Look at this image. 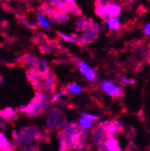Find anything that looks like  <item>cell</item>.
Instances as JSON below:
<instances>
[{"instance_id": "1", "label": "cell", "mask_w": 150, "mask_h": 151, "mask_svg": "<svg viewBox=\"0 0 150 151\" xmlns=\"http://www.w3.org/2000/svg\"><path fill=\"white\" fill-rule=\"evenodd\" d=\"M42 135V132L36 126L21 128L19 132L18 141L21 144H29L35 139H39Z\"/></svg>"}, {"instance_id": "2", "label": "cell", "mask_w": 150, "mask_h": 151, "mask_svg": "<svg viewBox=\"0 0 150 151\" xmlns=\"http://www.w3.org/2000/svg\"><path fill=\"white\" fill-rule=\"evenodd\" d=\"M66 121L64 119V115L59 109H51L47 118V128L50 130L53 129H62Z\"/></svg>"}, {"instance_id": "3", "label": "cell", "mask_w": 150, "mask_h": 151, "mask_svg": "<svg viewBox=\"0 0 150 151\" xmlns=\"http://www.w3.org/2000/svg\"><path fill=\"white\" fill-rule=\"evenodd\" d=\"M90 134H91L92 141L97 146L102 143H105L106 140L108 139L106 137V130L101 124H99L93 128Z\"/></svg>"}, {"instance_id": "4", "label": "cell", "mask_w": 150, "mask_h": 151, "mask_svg": "<svg viewBox=\"0 0 150 151\" xmlns=\"http://www.w3.org/2000/svg\"><path fill=\"white\" fill-rule=\"evenodd\" d=\"M101 86L102 90L111 97H120L123 95L122 89L111 81H103L101 83Z\"/></svg>"}, {"instance_id": "5", "label": "cell", "mask_w": 150, "mask_h": 151, "mask_svg": "<svg viewBox=\"0 0 150 151\" xmlns=\"http://www.w3.org/2000/svg\"><path fill=\"white\" fill-rule=\"evenodd\" d=\"M99 33V32L96 31V29H93V28L87 29L82 34V35L79 37H78L77 44L79 45L82 46L93 42L97 39Z\"/></svg>"}, {"instance_id": "6", "label": "cell", "mask_w": 150, "mask_h": 151, "mask_svg": "<svg viewBox=\"0 0 150 151\" xmlns=\"http://www.w3.org/2000/svg\"><path fill=\"white\" fill-rule=\"evenodd\" d=\"M76 64H77V67L78 68H79V71L81 72V73L82 74V75H83L88 81H96L97 76H96V72H95L94 69L82 61H79H79H76Z\"/></svg>"}, {"instance_id": "7", "label": "cell", "mask_w": 150, "mask_h": 151, "mask_svg": "<svg viewBox=\"0 0 150 151\" xmlns=\"http://www.w3.org/2000/svg\"><path fill=\"white\" fill-rule=\"evenodd\" d=\"M22 64H24L25 66L29 68V69H36V70H40V63H39V60L38 59L37 57L35 55L27 53L21 57L20 58Z\"/></svg>"}, {"instance_id": "8", "label": "cell", "mask_w": 150, "mask_h": 151, "mask_svg": "<svg viewBox=\"0 0 150 151\" xmlns=\"http://www.w3.org/2000/svg\"><path fill=\"white\" fill-rule=\"evenodd\" d=\"M95 22L90 18L82 17L78 18L75 22V29L77 32H85L87 29L93 27Z\"/></svg>"}, {"instance_id": "9", "label": "cell", "mask_w": 150, "mask_h": 151, "mask_svg": "<svg viewBox=\"0 0 150 151\" xmlns=\"http://www.w3.org/2000/svg\"><path fill=\"white\" fill-rule=\"evenodd\" d=\"M121 11H122V8H121L120 5L116 4V3L109 2L104 6V15H108L110 18L117 17L120 14Z\"/></svg>"}, {"instance_id": "10", "label": "cell", "mask_w": 150, "mask_h": 151, "mask_svg": "<svg viewBox=\"0 0 150 151\" xmlns=\"http://www.w3.org/2000/svg\"><path fill=\"white\" fill-rule=\"evenodd\" d=\"M0 114H1V118L7 122L15 121L18 118V113L15 112L13 107H7V108H4V110H1Z\"/></svg>"}, {"instance_id": "11", "label": "cell", "mask_w": 150, "mask_h": 151, "mask_svg": "<svg viewBox=\"0 0 150 151\" xmlns=\"http://www.w3.org/2000/svg\"><path fill=\"white\" fill-rule=\"evenodd\" d=\"M26 78L31 82L39 80H45L47 78V75L44 72H41L40 70H36V69H29L26 72Z\"/></svg>"}, {"instance_id": "12", "label": "cell", "mask_w": 150, "mask_h": 151, "mask_svg": "<svg viewBox=\"0 0 150 151\" xmlns=\"http://www.w3.org/2000/svg\"><path fill=\"white\" fill-rule=\"evenodd\" d=\"M56 78L55 75H50L47 76L44 81V91L49 92V93H53L56 88Z\"/></svg>"}, {"instance_id": "13", "label": "cell", "mask_w": 150, "mask_h": 151, "mask_svg": "<svg viewBox=\"0 0 150 151\" xmlns=\"http://www.w3.org/2000/svg\"><path fill=\"white\" fill-rule=\"evenodd\" d=\"M58 139L59 140V150L68 151L67 147V136L64 131L61 130L58 133Z\"/></svg>"}, {"instance_id": "14", "label": "cell", "mask_w": 150, "mask_h": 151, "mask_svg": "<svg viewBox=\"0 0 150 151\" xmlns=\"http://www.w3.org/2000/svg\"><path fill=\"white\" fill-rule=\"evenodd\" d=\"M50 4L54 8H56L58 10H61V11L68 13L69 4H66V3L64 2L62 0H50Z\"/></svg>"}, {"instance_id": "15", "label": "cell", "mask_w": 150, "mask_h": 151, "mask_svg": "<svg viewBox=\"0 0 150 151\" xmlns=\"http://www.w3.org/2000/svg\"><path fill=\"white\" fill-rule=\"evenodd\" d=\"M104 144L109 151H117L120 147L118 142L115 138H108Z\"/></svg>"}, {"instance_id": "16", "label": "cell", "mask_w": 150, "mask_h": 151, "mask_svg": "<svg viewBox=\"0 0 150 151\" xmlns=\"http://www.w3.org/2000/svg\"><path fill=\"white\" fill-rule=\"evenodd\" d=\"M106 25L109 29L111 31H116L120 27V20L117 17L110 18L106 22Z\"/></svg>"}, {"instance_id": "17", "label": "cell", "mask_w": 150, "mask_h": 151, "mask_svg": "<svg viewBox=\"0 0 150 151\" xmlns=\"http://www.w3.org/2000/svg\"><path fill=\"white\" fill-rule=\"evenodd\" d=\"M93 124H94V121L90 119V118H86V117L82 116V118L79 119V125L83 129H90V128L93 127Z\"/></svg>"}, {"instance_id": "18", "label": "cell", "mask_w": 150, "mask_h": 151, "mask_svg": "<svg viewBox=\"0 0 150 151\" xmlns=\"http://www.w3.org/2000/svg\"><path fill=\"white\" fill-rule=\"evenodd\" d=\"M66 91L71 94H79L82 91V88L76 83H71L67 86Z\"/></svg>"}, {"instance_id": "19", "label": "cell", "mask_w": 150, "mask_h": 151, "mask_svg": "<svg viewBox=\"0 0 150 151\" xmlns=\"http://www.w3.org/2000/svg\"><path fill=\"white\" fill-rule=\"evenodd\" d=\"M58 35L60 38H61L64 40L69 42L71 43H76L77 44L78 42V37H76L74 36H69V35H66L64 33H61V32H59L58 33Z\"/></svg>"}, {"instance_id": "20", "label": "cell", "mask_w": 150, "mask_h": 151, "mask_svg": "<svg viewBox=\"0 0 150 151\" xmlns=\"http://www.w3.org/2000/svg\"><path fill=\"white\" fill-rule=\"evenodd\" d=\"M10 145V143H9L8 140H7L5 135L2 132H1L0 133V148H1V151L4 150Z\"/></svg>"}, {"instance_id": "21", "label": "cell", "mask_w": 150, "mask_h": 151, "mask_svg": "<svg viewBox=\"0 0 150 151\" xmlns=\"http://www.w3.org/2000/svg\"><path fill=\"white\" fill-rule=\"evenodd\" d=\"M16 17H17V18H18V21H19L20 22L23 24V25L25 26L26 27L29 28V29H36V27H37V24H29V23L28 21H27L26 20L25 18H24L21 15H18V14H17Z\"/></svg>"}, {"instance_id": "22", "label": "cell", "mask_w": 150, "mask_h": 151, "mask_svg": "<svg viewBox=\"0 0 150 151\" xmlns=\"http://www.w3.org/2000/svg\"><path fill=\"white\" fill-rule=\"evenodd\" d=\"M68 13L71 14L72 15H81V11L79 8L77 7V6L76 4H69V10Z\"/></svg>"}, {"instance_id": "23", "label": "cell", "mask_w": 150, "mask_h": 151, "mask_svg": "<svg viewBox=\"0 0 150 151\" xmlns=\"http://www.w3.org/2000/svg\"><path fill=\"white\" fill-rule=\"evenodd\" d=\"M37 21H38V22H39V24H40V26H42V27H44V28H50V23L48 22V21L46 19L43 15H38Z\"/></svg>"}, {"instance_id": "24", "label": "cell", "mask_w": 150, "mask_h": 151, "mask_svg": "<svg viewBox=\"0 0 150 151\" xmlns=\"http://www.w3.org/2000/svg\"><path fill=\"white\" fill-rule=\"evenodd\" d=\"M36 96L37 98H39L41 101H47L49 99V96L45 91H36Z\"/></svg>"}, {"instance_id": "25", "label": "cell", "mask_w": 150, "mask_h": 151, "mask_svg": "<svg viewBox=\"0 0 150 151\" xmlns=\"http://www.w3.org/2000/svg\"><path fill=\"white\" fill-rule=\"evenodd\" d=\"M95 12H96V15L100 17L102 19L104 16V6L101 5V4H96V9H95Z\"/></svg>"}, {"instance_id": "26", "label": "cell", "mask_w": 150, "mask_h": 151, "mask_svg": "<svg viewBox=\"0 0 150 151\" xmlns=\"http://www.w3.org/2000/svg\"><path fill=\"white\" fill-rule=\"evenodd\" d=\"M67 93H68V92H67L66 90L63 91L59 92V93H56V94L53 96V99H52V101H58V100L59 99V98H61V97H62L64 96H66V95H67Z\"/></svg>"}, {"instance_id": "27", "label": "cell", "mask_w": 150, "mask_h": 151, "mask_svg": "<svg viewBox=\"0 0 150 151\" xmlns=\"http://www.w3.org/2000/svg\"><path fill=\"white\" fill-rule=\"evenodd\" d=\"M120 81L122 84L125 85H132L136 82V81L134 79H128L125 77H121Z\"/></svg>"}, {"instance_id": "28", "label": "cell", "mask_w": 150, "mask_h": 151, "mask_svg": "<svg viewBox=\"0 0 150 151\" xmlns=\"http://www.w3.org/2000/svg\"><path fill=\"white\" fill-rule=\"evenodd\" d=\"M42 67H43V70H44L43 72H45V75H47V76L51 75L50 69H49L48 67H47V61H46V60H45V59L42 60Z\"/></svg>"}, {"instance_id": "29", "label": "cell", "mask_w": 150, "mask_h": 151, "mask_svg": "<svg viewBox=\"0 0 150 151\" xmlns=\"http://www.w3.org/2000/svg\"><path fill=\"white\" fill-rule=\"evenodd\" d=\"M37 146L34 145V146H23L21 147V151H37Z\"/></svg>"}, {"instance_id": "30", "label": "cell", "mask_w": 150, "mask_h": 151, "mask_svg": "<svg viewBox=\"0 0 150 151\" xmlns=\"http://www.w3.org/2000/svg\"><path fill=\"white\" fill-rule=\"evenodd\" d=\"M81 116H83V117H86V118H90V119L93 120V121H98L99 120V118L98 116L95 115H91V114H87V113H81L80 114Z\"/></svg>"}, {"instance_id": "31", "label": "cell", "mask_w": 150, "mask_h": 151, "mask_svg": "<svg viewBox=\"0 0 150 151\" xmlns=\"http://www.w3.org/2000/svg\"><path fill=\"white\" fill-rule=\"evenodd\" d=\"M144 33L146 36L150 37V23H148L144 27Z\"/></svg>"}, {"instance_id": "32", "label": "cell", "mask_w": 150, "mask_h": 151, "mask_svg": "<svg viewBox=\"0 0 150 151\" xmlns=\"http://www.w3.org/2000/svg\"><path fill=\"white\" fill-rule=\"evenodd\" d=\"M98 150H99V151H109L107 150L104 143H102V144L99 145H98Z\"/></svg>"}, {"instance_id": "33", "label": "cell", "mask_w": 150, "mask_h": 151, "mask_svg": "<svg viewBox=\"0 0 150 151\" xmlns=\"http://www.w3.org/2000/svg\"><path fill=\"white\" fill-rule=\"evenodd\" d=\"M64 2H66L68 4H75V0H62Z\"/></svg>"}, {"instance_id": "34", "label": "cell", "mask_w": 150, "mask_h": 151, "mask_svg": "<svg viewBox=\"0 0 150 151\" xmlns=\"http://www.w3.org/2000/svg\"><path fill=\"white\" fill-rule=\"evenodd\" d=\"M117 151H122V150L120 148V147H119V149H118V150H117Z\"/></svg>"}, {"instance_id": "35", "label": "cell", "mask_w": 150, "mask_h": 151, "mask_svg": "<svg viewBox=\"0 0 150 151\" xmlns=\"http://www.w3.org/2000/svg\"><path fill=\"white\" fill-rule=\"evenodd\" d=\"M22 1H26V0H22Z\"/></svg>"}, {"instance_id": "36", "label": "cell", "mask_w": 150, "mask_h": 151, "mask_svg": "<svg viewBox=\"0 0 150 151\" xmlns=\"http://www.w3.org/2000/svg\"><path fill=\"white\" fill-rule=\"evenodd\" d=\"M130 151H134V150H130Z\"/></svg>"}]
</instances>
